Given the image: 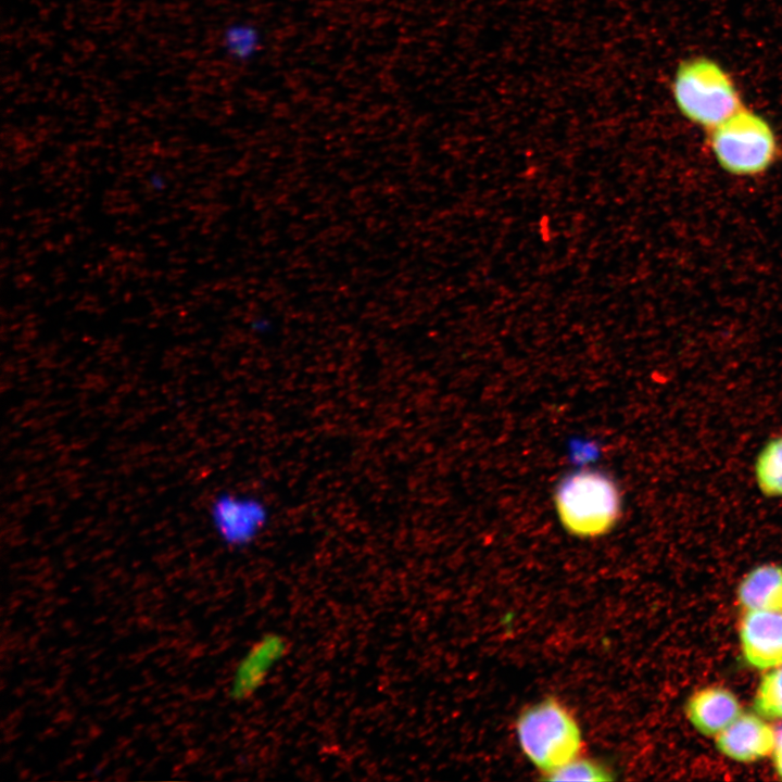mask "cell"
<instances>
[{
	"instance_id": "cell-1",
	"label": "cell",
	"mask_w": 782,
	"mask_h": 782,
	"mask_svg": "<svg viewBox=\"0 0 782 782\" xmlns=\"http://www.w3.org/2000/svg\"><path fill=\"white\" fill-rule=\"evenodd\" d=\"M554 506L564 529L578 538H596L615 528L622 513L621 493L607 474L579 469L557 484Z\"/></svg>"
},
{
	"instance_id": "cell-2",
	"label": "cell",
	"mask_w": 782,
	"mask_h": 782,
	"mask_svg": "<svg viewBox=\"0 0 782 782\" xmlns=\"http://www.w3.org/2000/svg\"><path fill=\"white\" fill-rule=\"evenodd\" d=\"M516 733L524 754L547 777L582 754L580 727L572 712L555 697L524 709Z\"/></svg>"
},
{
	"instance_id": "cell-3",
	"label": "cell",
	"mask_w": 782,
	"mask_h": 782,
	"mask_svg": "<svg viewBox=\"0 0 782 782\" xmlns=\"http://www.w3.org/2000/svg\"><path fill=\"white\" fill-rule=\"evenodd\" d=\"M672 97L679 112L706 130L744 106L729 74L716 61L705 56L679 64L672 81Z\"/></svg>"
},
{
	"instance_id": "cell-4",
	"label": "cell",
	"mask_w": 782,
	"mask_h": 782,
	"mask_svg": "<svg viewBox=\"0 0 782 782\" xmlns=\"http://www.w3.org/2000/svg\"><path fill=\"white\" fill-rule=\"evenodd\" d=\"M708 133L714 159L731 175L756 176L768 171L777 160L778 140L771 125L745 106Z\"/></svg>"
},
{
	"instance_id": "cell-5",
	"label": "cell",
	"mask_w": 782,
	"mask_h": 782,
	"mask_svg": "<svg viewBox=\"0 0 782 782\" xmlns=\"http://www.w3.org/2000/svg\"><path fill=\"white\" fill-rule=\"evenodd\" d=\"M207 518L222 544L230 550H243L254 544L266 531L272 510L258 494L224 490L211 499Z\"/></svg>"
},
{
	"instance_id": "cell-6",
	"label": "cell",
	"mask_w": 782,
	"mask_h": 782,
	"mask_svg": "<svg viewBox=\"0 0 782 782\" xmlns=\"http://www.w3.org/2000/svg\"><path fill=\"white\" fill-rule=\"evenodd\" d=\"M746 660L759 669L782 665V611L752 609L741 623Z\"/></svg>"
},
{
	"instance_id": "cell-7",
	"label": "cell",
	"mask_w": 782,
	"mask_h": 782,
	"mask_svg": "<svg viewBox=\"0 0 782 782\" xmlns=\"http://www.w3.org/2000/svg\"><path fill=\"white\" fill-rule=\"evenodd\" d=\"M775 733L770 726L752 714L740 715L718 733L717 746L728 757L753 761L774 749Z\"/></svg>"
},
{
	"instance_id": "cell-8",
	"label": "cell",
	"mask_w": 782,
	"mask_h": 782,
	"mask_svg": "<svg viewBox=\"0 0 782 782\" xmlns=\"http://www.w3.org/2000/svg\"><path fill=\"white\" fill-rule=\"evenodd\" d=\"M286 652L285 640L277 634H267L251 646L238 664L230 684L235 699L251 696L265 681L274 666Z\"/></svg>"
},
{
	"instance_id": "cell-9",
	"label": "cell",
	"mask_w": 782,
	"mask_h": 782,
	"mask_svg": "<svg viewBox=\"0 0 782 782\" xmlns=\"http://www.w3.org/2000/svg\"><path fill=\"white\" fill-rule=\"evenodd\" d=\"M688 717L705 735L721 732L740 715L736 697L723 688H707L696 692L688 702Z\"/></svg>"
},
{
	"instance_id": "cell-10",
	"label": "cell",
	"mask_w": 782,
	"mask_h": 782,
	"mask_svg": "<svg viewBox=\"0 0 782 782\" xmlns=\"http://www.w3.org/2000/svg\"><path fill=\"white\" fill-rule=\"evenodd\" d=\"M739 600L749 609L782 611V566L764 565L751 571L739 588Z\"/></svg>"
},
{
	"instance_id": "cell-11",
	"label": "cell",
	"mask_w": 782,
	"mask_h": 782,
	"mask_svg": "<svg viewBox=\"0 0 782 782\" xmlns=\"http://www.w3.org/2000/svg\"><path fill=\"white\" fill-rule=\"evenodd\" d=\"M755 476L764 495L782 496V436L764 445L756 458Z\"/></svg>"
},
{
	"instance_id": "cell-12",
	"label": "cell",
	"mask_w": 782,
	"mask_h": 782,
	"mask_svg": "<svg viewBox=\"0 0 782 782\" xmlns=\"http://www.w3.org/2000/svg\"><path fill=\"white\" fill-rule=\"evenodd\" d=\"M554 781H607L613 780V772L607 766L582 755L558 768L547 777Z\"/></svg>"
},
{
	"instance_id": "cell-13",
	"label": "cell",
	"mask_w": 782,
	"mask_h": 782,
	"mask_svg": "<svg viewBox=\"0 0 782 782\" xmlns=\"http://www.w3.org/2000/svg\"><path fill=\"white\" fill-rule=\"evenodd\" d=\"M755 710L767 718H782V667L764 677L756 694Z\"/></svg>"
},
{
	"instance_id": "cell-14",
	"label": "cell",
	"mask_w": 782,
	"mask_h": 782,
	"mask_svg": "<svg viewBox=\"0 0 782 782\" xmlns=\"http://www.w3.org/2000/svg\"><path fill=\"white\" fill-rule=\"evenodd\" d=\"M774 764L775 769L780 777L782 778V726L779 728L775 734V745H774Z\"/></svg>"
},
{
	"instance_id": "cell-15",
	"label": "cell",
	"mask_w": 782,
	"mask_h": 782,
	"mask_svg": "<svg viewBox=\"0 0 782 782\" xmlns=\"http://www.w3.org/2000/svg\"><path fill=\"white\" fill-rule=\"evenodd\" d=\"M147 182L151 189L162 190L165 187L166 180L161 173L153 172L148 176Z\"/></svg>"
}]
</instances>
